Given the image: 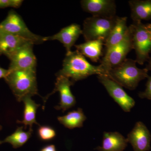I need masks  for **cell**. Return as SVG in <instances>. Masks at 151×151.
Instances as JSON below:
<instances>
[{
    "instance_id": "1",
    "label": "cell",
    "mask_w": 151,
    "mask_h": 151,
    "mask_svg": "<svg viewBox=\"0 0 151 151\" xmlns=\"http://www.w3.org/2000/svg\"><path fill=\"white\" fill-rule=\"evenodd\" d=\"M95 74L107 75V73L102 65L95 66L90 64L84 56L76 50L66 53L62 68L56 75L63 76L74 83Z\"/></svg>"
},
{
    "instance_id": "2",
    "label": "cell",
    "mask_w": 151,
    "mask_h": 151,
    "mask_svg": "<svg viewBox=\"0 0 151 151\" xmlns=\"http://www.w3.org/2000/svg\"><path fill=\"white\" fill-rule=\"evenodd\" d=\"M136 60L126 58L121 64L112 68L108 75L122 87L134 90L140 81L149 77V70L137 67Z\"/></svg>"
},
{
    "instance_id": "3",
    "label": "cell",
    "mask_w": 151,
    "mask_h": 151,
    "mask_svg": "<svg viewBox=\"0 0 151 151\" xmlns=\"http://www.w3.org/2000/svg\"><path fill=\"white\" fill-rule=\"evenodd\" d=\"M19 102L27 96L39 95L36 71L32 70H11L5 78Z\"/></svg>"
},
{
    "instance_id": "4",
    "label": "cell",
    "mask_w": 151,
    "mask_h": 151,
    "mask_svg": "<svg viewBox=\"0 0 151 151\" xmlns=\"http://www.w3.org/2000/svg\"><path fill=\"white\" fill-rule=\"evenodd\" d=\"M117 16L114 17L93 16L85 19L82 35L86 41L102 40L105 42L116 24Z\"/></svg>"
},
{
    "instance_id": "5",
    "label": "cell",
    "mask_w": 151,
    "mask_h": 151,
    "mask_svg": "<svg viewBox=\"0 0 151 151\" xmlns=\"http://www.w3.org/2000/svg\"><path fill=\"white\" fill-rule=\"evenodd\" d=\"M129 28L132 35L133 49L136 54V61L143 65L150 58L151 53V38L145 26L141 22H133Z\"/></svg>"
},
{
    "instance_id": "6",
    "label": "cell",
    "mask_w": 151,
    "mask_h": 151,
    "mask_svg": "<svg viewBox=\"0 0 151 151\" xmlns=\"http://www.w3.org/2000/svg\"><path fill=\"white\" fill-rule=\"evenodd\" d=\"M0 30L23 38L34 44H40L44 42V37L32 32L21 17L13 10L9 12L6 18L0 23Z\"/></svg>"
},
{
    "instance_id": "7",
    "label": "cell",
    "mask_w": 151,
    "mask_h": 151,
    "mask_svg": "<svg viewBox=\"0 0 151 151\" xmlns=\"http://www.w3.org/2000/svg\"><path fill=\"white\" fill-rule=\"evenodd\" d=\"M133 48L132 35L129 28L123 40L109 51L105 52L100 65H102L108 75L113 68L121 64L126 59L128 53Z\"/></svg>"
},
{
    "instance_id": "8",
    "label": "cell",
    "mask_w": 151,
    "mask_h": 151,
    "mask_svg": "<svg viewBox=\"0 0 151 151\" xmlns=\"http://www.w3.org/2000/svg\"><path fill=\"white\" fill-rule=\"evenodd\" d=\"M97 78L105 87L114 101L126 112H129L135 106V101L127 94L122 86L110 78L108 75H97Z\"/></svg>"
},
{
    "instance_id": "9",
    "label": "cell",
    "mask_w": 151,
    "mask_h": 151,
    "mask_svg": "<svg viewBox=\"0 0 151 151\" xmlns=\"http://www.w3.org/2000/svg\"><path fill=\"white\" fill-rule=\"evenodd\" d=\"M34 44L29 42L19 49L9 59L10 70H32L36 71L37 59L33 50Z\"/></svg>"
},
{
    "instance_id": "10",
    "label": "cell",
    "mask_w": 151,
    "mask_h": 151,
    "mask_svg": "<svg viewBox=\"0 0 151 151\" xmlns=\"http://www.w3.org/2000/svg\"><path fill=\"white\" fill-rule=\"evenodd\" d=\"M73 84L74 82L69 78L63 76H57L54 90L43 98L44 104L49 96L55 92H58L60 95V102L59 105L55 106V108L57 110H62L63 112L73 107L76 103V100L70 90V86Z\"/></svg>"
},
{
    "instance_id": "11",
    "label": "cell",
    "mask_w": 151,
    "mask_h": 151,
    "mask_svg": "<svg viewBox=\"0 0 151 151\" xmlns=\"http://www.w3.org/2000/svg\"><path fill=\"white\" fill-rule=\"evenodd\" d=\"M127 139L134 151H149L151 149V133L143 122L136 123Z\"/></svg>"
},
{
    "instance_id": "12",
    "label": "cell",
    "mask_w": 151,
    "mask_h": 151,
    "mask_svg": "<svg viewBox=\"0 0 151 151\" xmlns=\"http://www.w3.org/2000/svg\"><path fill=\"white\" fill-rule=\"evenodd\" d=\"M81 4L83 10L93 16H116V2L113 0H82Z\"/></svg>"
},
{
    "instance_id": "13",
    "label": "cell",
    "mask_w": 151,
    "mask_h": 151,
    "mask_svg": "<svg viewBox=\"0 0 151 151\" xmlns=\"http://www.w3.org/2000/svg\"><path fill=\"white\" fill-rule=\"evenodd\" d=\"M81 35H82V30L80 26L77 24H72L63 28L54 35L44 37V41H59L65 47L66 53H68L71 51V47Z\"/></svg>"
},
{
    "instance_id": "14",
    "label": "cell",
    "mask_w": 151,
    "mask_h": 151,
    "mask_svg": "<svg viewBox=\"0 0 151 151\" xmlns=\"http://www.w3.org/2000/svg\"><path fill=\"white\" fill-rule=\"evenodd\" d=\"M29 42H32L0 30V55H4L9 58L19 49Z\"/></svg>"
},
{
    "instance_id": "15",
    "label": "cell",
    "mask_w": 151,
    "mask_h": 151,
    "mask_svg": "<svg viewBox=\"0 0 151 151\" xmlns=\"http://www.w3.org/2000/svg\"><path fill=\"white\" fill-rule=\"evenodd\" d=\"M127 138L118 132H104L101 146L95 150L98 151H124L128 146Z\"/></svg>"
},
{
    "instance_id": "16",
    "label": "cell",
    "mask_w": 151,
    "mask_h": 151,
    "mask_svg": "<svg viewBox=\"0 0 151 151\" xmlns=\"http://www.w3.org/2000/svg\"><path fill=\"white\" fill-rule=\"evenodd\" d=\"M127 18L122 17L118 18L116 24L104 42L107 52L123 40L129 30L127 25Z\"/></svg>"
},
{
    "instance_id": "17",
    "label": "cell",
    "mask_w": 151,
    "mask_h": 151,
    "mask_svg": "<svg viewBox=\"0 0 151 151\" xmlns=\"http://www.w3.org/2000/svg\"><path fill=\"white\" fill-rule=\"evenodd\" d=\"M133 22L151 19V0H132L129 1Z\"/></svg>"
},
{
    "instance_id": "18",
    "label": "cell",
    "mask_w": 151,
    "mask_h": 151,
    "mask_svg": "<svg viewBox=\"0 0 151 151\" xmlns=\"http://www.w3.org/2000/svg\"><path fill=\"white\" fill-rule=\"evenodd\" d=\"M104 42L102 40L87 41L84 43L75 45L76 50L92 61L97 62L102 55Z\"/></svg>"
},
{
    "instance_id": "19",
    "label": "cell",
    "mask_w": 151,
    "mask_h": 151,
    "mask_svg": "<svg viewBox=\"0 0 151 151\" xmlns=\"http://www.w3.org/2000/svg\"><path fill=\"white\" fill-rule=\"evenodd\" d=\"M22 101L24 105L23 119L22 121L18 120L17 123L24 124L25 129L28 126L29 127V129H32V127L33 124L40 126L36 119L37 111V108L40 105L36 103L35 101L32 99L30 96L24 97Z\"/></svg>"
},
{
    "instance_id": "20",
    "label": "cell",
    "mask_w": 151,
    "mask_h": 151,
    "mask_svg": "<svg viewBox=\"0 0 151 151\" xmlns=\"http://www.w3.org/2000/svg\"><path fill=\"white\" fill-rule=\"evenodd\" d=\"M58 120L60 124L70 129L83 127L86 117L83 110L78 108L75 111H70L64 116L58 117Z\"/></svg>"
},
{
    "instance_id": "21",
    "label": "cell",
    "mask_w": 151,
    "mask_h": 151,
    "mask_svg": "<svg viewBox=\"0 0 151 151\" xmlns=\"http://www.w3.org/2000/svg\"><path fill=\"white\" fill-rule=\"evenodd\" d=\"M23 128L22 127L17 128L14 132L3 141V143H9L15 149L24 145L31 137L33 130L29 129L28 132H25Z\"/></svg>"
},
{
    "instance_id": "22",
    "label": "cell",
    "mask_w": 151,
    "mask_h": 151,
    "mask_svg": "<svg viewBox=\"0 0 151 151\" xmlns=\"http://www.w3.org/2000/svg\"><path fill=\"white\" fill-rule=\"evenodd\" d=\"M38 137L41 140L50 141L53 139L56 136L55 130L48 126H40L37 130Z\"/></svg>"
},
{
    "instance_id": "23",
    "label": "cell",
    "mask_w": 151,
    "mask_h": 151,
    "mask_svg": "<svg viewBox=\"0 0 151 151\" xmlns=\"http://www.w3.org/2000/svg\"><path fill=\"white\" fill-rule=\"evenodd\" d=\"M22 0H0V9L7 7L18 8L22 5Z\"/></svg>"
},
{
    "instance_id": "24",
    "label": "cell",
    "mask_w": 151,
    "mask_h": 151,
    "mask_svg": "<svg viewBox=\"0 0 151 151\" xmlns=\"http://www.w3.org/2000/svg\"><path fill=\"white\" fill-rule=\"evenodd\" d=\"M139 96L142 99L146 98L151 100V76H149L146 84V88L145 91L139 93Z\"/></svg>"
},
{
    "instance_id": "25",
    "label": "cell",
    "mask_w": 151,
    "mask_h": 151,
    "mask_svg": "<svg viewBox=\"0 0 151 151\" xmlns=\"http://www.w3.org/2000/svg\"><path fill=\"white\" fill-rule=\"evenodd\" d=\"M9 69H6L0 66V79L2 78H5L10 73Z\"/></svg>"
},
{
    "instance_id": "26",
    "label": "cell",
    "mask_w": 151,
    "mask_h": 151,
    "mask_svg": "<svg viewBox=\"0 0 151 151\" xmlns=\"http://www.w3.org/2000/svg\"><path fill=\"white\" fill-rule=\"evenodd\" d=\"M40 151H56V149L54 145H50L45 146Z\"/></svg>"
},
{
    "instance_id": "27",
    "label": "cell",
    "mask_w": 151,
    "mask_h": 151,
    "mask_svg": "<svg viewBox=\"0 0 151 151\" xmlns=\"http://www.w3.org/2000/svg\"><path fill=\"white\" fill-rule=\"evenodd\" d=\"M145 26L151 38V24H145Z\"/></svg>"
},
{
    "instance_id": "28",
    "label": "cell",
    "mask_w": 151,
    "mask_h": 151,
    "mask_svg": "<svg viewBox=\"0 0 151 151\" xmlns=\"http://www.w3.org/2000/svg\"><path fill=\"white\" fill-rule=\"evenodd\" d=\"M148 64L146 66V69L148 70H151V57L149 58Z\"/></svg>"
},
{
    "instance_id": "29",
    "label": "cell",
    "mask_w": 151,
    "mask_h": 151,
    "mask_svg": "<svg viewBox=\"0 0 151 151\" xmlns=\"http://www.w3.org/2000/svg\"><path fill=\"white\" fill-rule=\"evenodd\" d=\"M2 126L0 125V131L2 129ZM3 141L0 140V145H1V144H3Z\"/></svg>"
}]
</instances>
